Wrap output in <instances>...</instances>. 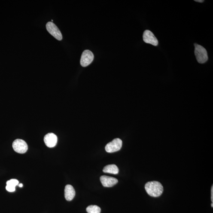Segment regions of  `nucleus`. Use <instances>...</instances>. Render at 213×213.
I'll return each instance as SVG.
<instances>
[{
    "mask_svg": "<svg viewBox=\"0 0 213 213\" xmlns=\"http://www.w3.org/2000/svg\"><path fill=\"white\" fill-rule=\"evenodd\" d=\"M145 189L147 193L153 197H158L161 196L163 191V187L161 183L154 181L149 182L145 185Z\"/></svg>",
    "mask_w": 213,
    "mask_h": 213,
    "instance_id": "f257e3e1",
    "label": "nucleus"
},
{
    "mask_svg": "<svg viewBox=\"0 0 213 213\" xmlns=\"http://www.w3.org/2000/svg\"><path fill=\"white\" fill-rule=\"evenodd\" d=\"M194 46L195 54L198 62L200 64L205 63L208 60L206 50L202 46L196 44H195Z\"/></svg>",
    "mask_w": 213,
    "mask_h": 213,
    "instance_id": "f03ea898",
    "label": "nucleus"
},
{
    "mask_svg": "<svg viewBox=\"0 0 213 213\" xmlns=\"http://www.w3.org/2000/svg\"><path fill=\"white\" fill-rule=\"evenodd\" d=\"M47 31L54 38L58 41H61L62 39L61 32L56 25L52 22H49L46 25Z\"/></svg>",
    "mask_w": 213,
    "mask_h": 213,
    "instance_id": "7ed1b4c3",
    "label": "nucleus"
},
{
    "mask_svg": "<svg viewBox=\"0 0 213 213\" xmlns=\"http://www.w3.org/2000/svg\"><path fill=\"white\" fill-rule=\"evenodd\" d=\"M123 142L119 138H116L105 146L106 151L108 153H113L119 151L122 148Z\"/></svg>",
    "mask_w": 213,
    "mask_h": 213,
    "instance_id": "20e7f679",
    "label": "nucleus"
},
{
    "mask_svg": "<svg viewBox=\"0 0 213 213\" xmlns=\"http://www.w3.org/2000/svg\"><path fill=\"white\" fill-rule=\"evenodd\" d=\"M12 147L15 151L19 154H24L28 150L27 143L23 140H15L12 144Z\"/></svg>",
    "mask_w": 213,
    "mask_h": 213,
    "instance_id": "39448f33",
    "label": "nucleus"
},
{
    "mask_svg": "<svg viewBox=\"0 0 213 213\" xmlns=\"http://www.w3.org/2000/svg\"><path fill=\"white\" fill-rule=\"evenodd\" d=\"M94 56L90 51L86 50L83 52L81 55L80 64L82 66H87L93 61Z\"/></svg>",
    "mask_w": 213,
    "mask_h": 213,
    "instance_id": "423d86ee",
    "label": "nucleus"
},
{
    "mask_svg": "<svg viewBox=\"0 0 213 213\" xmlns=\"http://www.w3.org/2000/svg\"><path fill=\"white\" fill-rule=\"evenodd\" d=\"M143 40L147 44H150L154 46L158 45V41L153 33L149 30L144 31L143 35Z\"/></svg>",
    "mask_w": 213,
    "mask_h": 213,
    "instance_id": "0eeeda50",
    "label": "nucleus"
},
{
    "mask_svg": "<svg viewBox=\"0 0 213 213\" xmlns=\"http://www.w3.org/2000/svg\"><path fill=\"white\" fill-rule=\"evenodd\" d=\"M44 141L46 145L49 148H53L56 145L57 137L53 133H49L44 137Z\"/></svg>",
    "mask_w": 213,
    "mask_h": 213,
    "instance_id": "6e6552de",
    "label": "nucleus"
},
{
    "mask_svg": "<svg viewBox=\"0 0 213 213\" xmlns=\"http://www.w3.org/2000/svg\"><path fill=\"white\" fill-rule=\"evenodd\" d=\"M100 181L102 185L105 187H111L117 184L118 180L114 177L102 176L100 177Z\"/></svg>",
    "mask_w": 213,
    "mask_h": 213,
    "instance_id": "1a4fd4ad",
    "label": "nucleus"
},
{
    "mask_svg": "<svg viewBox=\"0 0 213 213\" xmlns=\"http://www.w3.org/2000/svg\"><path fill=\"white\" fill-rule=\"evenodd\" d=\"M75 190L74 187L70 185H67L65 186V199L68 201H71L75 197Z\"/></svg>",
    "mask_w": 213,
    "mask_h": 213,
    "instance_id": "9d476101",
    "label": "nucleus"
},
{
    "mask_svg": "<svg viewBox=\"0 0 213 213\" xmlns=\"http://www.w3.org/2000/svg\"><path fill=\"white\" fill-rule=\"evenodd\" d=\"M103 172L108 173L116 175L119 172V169L115 165L112 164L107 165L104 167Z\"/></svg>",
    "mask_w": 213,
    "mask_h": 213,
    "instance_id": "9b49d317",
    "label": "nucleus"
},
{
    "mask_svg": "<svg viewBox=\"0 0 213 213\" xmlns=\"http://www.w3.org/2000/svg\"><path fill=\"white\" fill-rule=\"evenodd\" d=\"M88 213H100L101 208L96 205H90L86 208Z\"/></svg>",
    "mask_w": 213,
    "mask_h": 213,
    "instance_id": "f8f14e48",
    "label": "nucleus"
},
{
    "mask_svg": "<svg viewBox=\"0 0 213 213\" xmlns=\"http://www.w3.org/2000/svg\"><path fill=\"white\" fill-rule=\"evenodd\" d=\"M18 184L19 181L15 179L10 180V181H8L7 182V185L13 186L14 187H16Z\"/></svg>",
    "mask_w": 213,
    "mask_h": 213,
    "instance_id": "ddd939ff",
    "label": "nucleus"
},
{
    "mask_svg": "<svg viewBox=\"0 0 213 213\" xmlns=\"http://www.w3.org/2000/svg\"><path fill=\"white\" fill-rule=\"evenodd\" d=\"M6 188L7 191L10 192H14L16 190L15 187L10 186L7 185Z\"/></svg>",
    "mask_w": 213,
    "mask_h": 213,
    "instance_id": "4468645a",
    "label": "nucleus"
},
{
    "mask_svg": "<svg viewBox=\"0 0 213 213\" xmlns=\"http://www.w3.org/2000/svg\"><path fill=\"white\" fill-rule=\"evenodd\" d=\"M211 201L213 202V186H212L211 190Z\"/></svg>",
    "mask_w": 213,
    "mask_h": 213,
    "instance_id": "2eb2a0df",
    "label": "nucleus"
},
{
    "mask_svg": "<svg viewBox=\"0 0 213 213\" xmlns=\"http://www.w3.org/2000/svg\"><path fill=\"white\" fill-rule=\"evenodd\" d=\"M196 2H203L204 1L203 0H196L195 1Z\"/></svg>",
    "mask_w": 213,
    "mask_h": 213,
    "instance_id": "dca6fc26",
    "label": "nucleus"
},
{
    "mask_svg": "<svg viewBox=\"0 0 213 213\" xmlns=\"http://www.w3.org/2000/svg\"><path fill=\"white\" fill-rule=\"evenodd\" d=\"M19 186L20 187H23V185L22 184H20L19 185Z\"/></svg>",
    "mask_w": 213,
    "mask_h": 213,
    "instance_id": "f3484780",
    "label": "nucleus"
},
{
    "mask_svg": "<svg viewBox=\"0 0 213 213\" xmlns=\"http://www.w3.org/2000/svg\"><path fill=\"white\" fill-rule=\"evenodd\" d=\"M211 206H212V207H213V203H212V204H211Z\"/></svg>",
    "mask_w": 213,
    "mask_h": 213,
    "instance_id": "a211bd4d",
    "label": "nucleus"
}]
</instances>
